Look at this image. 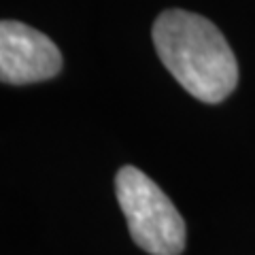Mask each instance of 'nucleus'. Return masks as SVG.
I'll list each match as a JSON object with an SVG mask.
<instances>
[{
  "label": "nucleus",
  "mask_w": 255,
  "mask_h": 255,
  "mask_svg": "<svg viewBox=\"0 0 255 255\" xmlns=\"http://www.w3.org/2000/svg\"><path fill=\"white\" fill-rule=\"evenodd\" d=\"M151 36L162 64L194 98L217 105L236 90L234 51L213 21L168 9L155 19Z\"/></svg>",
  "instance_id": "obj_1"
},
{
  "label": "nucleus",
  "mask_w": 255,
  "mask_h": 255,
  "mask_svg": "<svg viewBox=\"0 0 255 255\" xmlns=\"http://www.w3.org/2000/svg\"><path fill=\"white\" fill-rule=\"evenodd\" d=\"M117 202L142 251L151 255H181L185 249V221L170 198L142 170L124 166L115 177Z\"/></svg>",
  "instance_id": "obj_2"
},
{
  "label": "nucleus",
  "mask_w": 255,
  "mask_h": 255,
  "mask_svg": "<svg viewBox=\"0 0 255 255\" xmlns=\"http://www.w3.org/2000/svg\"><path fill=\"white\" fill-rule=\"evenodd\" d=\"M62 70V53L43 32L21 21L0 19V81L38 83Z\"/></svg>",
  "instance_id": "obj_3"
}]
</instances>
